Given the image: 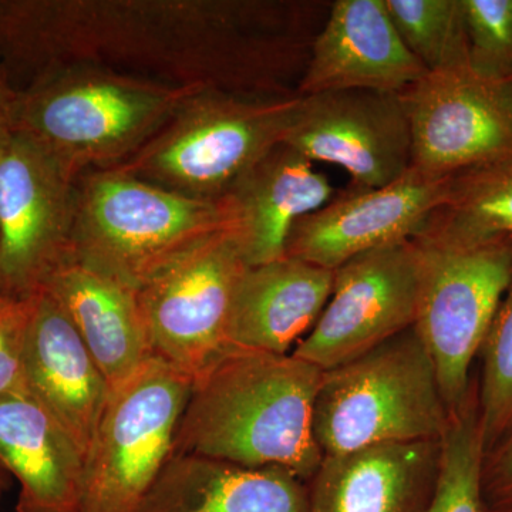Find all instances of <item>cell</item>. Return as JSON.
Returning a JSON list of instances; mask_svg holds the SVG:
<instances>
[{"label":"cell","instance_id":"obj_23","mask_svg":"<svg viewBox=\"0 0 512 512\" xmlns=\"http://www.w3.org/2000/svg\"><path fill=\"white\" fill-rule=\"evenodd\" d=\"M416 237L456 242L512 238V163L451 175L446 200Z\"/></svg>","mask_w":512,"mask_h":512},{"label":"cell","instance_id":"obj_17","mask_svg":"<svg viewBox=\"0 0 512 512\" xmlns=\"http://www.w3.org/2000/svg\"><path fill=\"white\" fill-rule=\"evenodd\" d=\"M440 453V440H429L323 456L309 481V512H426Z\"/></svg>","mask_w":512,"mask_h":512},{"label":"cell","instance_id":"obj_11","mask_svg":"<svg viewBox=\"0 0 512 512\" xmlns=\"http://www.w3.org/2000/svg\"><path fill=\"white\" fill-rule=\"evenodd\" d=\"M419 298L412 239L357 255L333 271L329 301L291 355L322 372L345 365L413 328Z\"/></svg>","mask_w":512,"mask_h":512},{"label":"cell","instance_id":"obj_9","mask_svg":"<svg viewBox=\"0 0 512 512\" xmlns=\"http://www.w3.org/2000/svg\"><path fill=\"white\" fill-rule=\"evenodd\" d=\"M247 266L237 239L222 231L141 286L153 356L194 382L228 352L229 309Z\"/></svg>","mask_w":512,"mask_h":512},{"label":"cell","instance_id":"obj_5","mask_svg":"<svg viewBox=\"0 0 512 512\" xmlns=\"http://www.w3.org/2000/svg\"><path fill=\"white\" fill-rule=\"evenodd\" d=\"M450 414L416 328L322 373L313 433L323 456L441 440Z\"/></svg>","mask_w":512,"mask_h":512},{"label":"cell","instance_id":"obj_12","mask_svg":"<svg viewBox=\"0 0 512 512\" xmlns=\"http://www.w3.org/2000/svg\"><path fill=\"white\" fill-rule=\"evenodd\" d=\"M412 133V167L454 175L512 163V80L468 66L429 73L402 93Z\"/></svg>","mask_w":512,"mask_h":512},{"label":"cell","instance_id":"obj_26","mask_svg":"<svg viewBox=\"0 0 512 512\" xmlns=\"http://www.w3.org/2000/svg\"><path fill=\"white\" fill-rule=\"evenodd\" d=\"M483 377L478 397L485 453L512 430V275L481 346Z\"/></svg>","mask_w":512,"mask_h":512},{"label":"cell","instance_id":"obj_33","mask_svg":"<svg viewBox=\"0 0 512 512\" xmlns=\"http://www.w3.org/2000/svg\"><path fill=\"white\" fill-rule=\"evenodd\" d=\"M0 296H3V292H2V284H0Z\"/></svg>","mask_w":512,"mask_h":512},{"label":"cell","instance_id":"obj_2","mask_svg":"<svg viewBox=\"0 0 512 512\" xmlns=\"http://www.w3.org/2000/svg\"><path fill=\"white\" fill-rule=\"evenodd\" d=\"M322 373L293 355L229 349L192 382L174 454L284 468L309 483L323 460L313 433Z\"/></svg>","mask_w":512,"mask_h":512},{"label":"cell","instance_id":"obj_24","mask_svg":"<svg viewBox=\"0 0 512 512\" xmlns=\"http://www.w3.org/2000/svg\"><path fill=\"white\" fill-rule=\"evenodd\" d=\"M439 476L426 512H487L483 490L485 444L477 390L441 437Z\"/></svg>","mask_w":512,"mask_h":512},{"label":"cell","instance_id":"obj_34","mask_svg":"<svg viewBox=\"0 0 512 512\" xmlns=\"http://www.w3.org/2000/svg\"><path fill=\"white\" fill-rule=\"evenodd\" d=\"M2 470H3V468H2V467H0V476H3V474H2Z\"/></svg>","mask_w":512,"mask_h":512},{"label":"cell","instance_id":"obj_31","mask_svg":"<svg viewBox=\"0 0 512 512\" xmlns=\"http://www.w3.org/2000/svg\"><path fill=\"white\" fill-rule=\"evenodd\" d=\"M488 512H512V510H507V508H490Z\"/></svg>","mask_w":512,"mask_h":512},{"label":"cell","instance_id":"obj_10","mask_svg":"<svg viewBox=\"0 0 512 512\" xmlns=\"http://www.w3.org/2000/svg\"><path fill=\"white\" fill-rule=\"evenodd\" d=\"M77 181L25 134L0 137V284L29 298L72 259Z\"/></svg>","mask_w":512,"mask_h":512},{"label":"cell","instance_id":"obj_32","mask_svg":"<svg viewBox=\"0 0 512 512\" xmlns=\"http://www.w3.org/2000/svg\"><path fill=\"white\" fill-rule=\"evenodd\" d=\"M3 485H5V481H3V476H0V494H2Z\"/></svg>","mask_w":512,"mask_h":512},{"label":"cell","instance_id":"obj_19","mask_svg":"<svg viewBox=\"0 0 512 512\" xmlns=\"http://www.w3.org/2000/svg\"><path fill=\"white\" fill-rule=\"evenodd\" d=\"M333 271L284 258L247 266L229 309V348L291 355L329 301Z\"/></svg>","mask_w":512,"mask_h":512},{"label":"cell","instance_id":"obj_18","mask_svg":"<svg viewBox=\"0 0 512 512\" xmlns=\"http://www.w3.org/2000/svg\"><path fill=\"white\" fill-rule=\"evenodd\" d=\"M335 197L312 161L282 143L249 168L221 198L231 212V234L248 266L284 258L293 225Z\"/></svg>","mask_w":512,"mask_h":512},{"label":"cell","instance_id":"obj_7","mask_svg":"<svg viewBox=\"0 0 512 512\" xmlns=\"http://www.w3.org/2000/svg\"><path fill=\"white\" fill-rule=\"evenodd\" d=\"M419 251L420 298L414 323L436 367L450 417L476 389L470 370L512 275V238L480 242L412 239Z\"/></svg>","mask_w":512,"mask_h":512},{"label":"cell","instance_id":"obj_28","mask_svg":"<svg viewBox=\"0 0 512 512\" xmlns=\"http://www.w3.org/2000/svg\"><path fill=\"white\" fill-rule=\"evenodd\" d=\"M30 306L32 296H0V397L28 393L25 343Z\"/></svg>","mask_w":512,"mask_h":512},{"label":"cell","instance_id":"obj_14","mask_svg":"<svg viewBox=\"0 0 512 512\" xmlns=\"http://www.w3.org/2000/svg\"><path fill=\"white\" fill-rule=\"evenodd\" d=\"M450 178L412 167L384 187H350L293 225L285 256L335 271L357 255L410 241L446 200Z\"/></svg>","mask_w":512,"mask_h":512},{"label":"cell","instance_id":"obj_4","mask_svg":"<svg viewBox=\"0 0 512 512\" xmlns=\"http://www.w3.org/2000/svg\"><path fill=\"white\" fill-rule=\"evenodd\" d=\"M224 201L165 190L119 168L77 181L73 261L138 291L175 259L231 231Z\"/></svg>","mask_w":512,"mask_h":512},{"label":"cell","instance_id":"obj_1","mask_svg":"<svg viewBox=\"0 0 512 512\" xmlns=\"http://www.w3.org/2000/svg\"><path fill=\"white\" fill-rule=\"evenodd\" d=\"M329 8L293 0H0V63L25 86L55 67L90 63L202 90L291 94Z\"/></svg>","mask_w":512,"mask_h":512},{"label":"cell","instance_id":"obj_21","mask_svg":"<svg viewBox=\"0 0 512 512\" xmlns=\"http://www.w3.org/2000/svg\"><path fill=\"white\" fill-rule=\"evenodd\" d=\"M309 483L284 468L174 454L138 512H309Z\"/></svg>","mask_w":512,"mask_h":512},{"label":"cell","instance_id":"obj_29","mask_svg":"<svg viewBox=\"0 0 512 512\" xmlns=\"http://www.w3.org/2000/svg\"><path fill=\"white\" fill-rule=\"evenodd\" d=\"M483 490L490 508L512 510V430L493 450L485 453Z\"/></svg>","mask_w":512,"mask_h":512},{"label":"cell","instance_id":"obj_3","mask_svg":"<svg viewBox=\"0 0 512 512\" xmlns=\"http://www.w3.org/2000/svg\"><path fill=\"white\" fill-rule=\"evenodd\" d=\"M201 90L100 64H64L19 90L12 128L80 180L136 156Z\"/></svg>","mask_w":512,"mask_h":512},{"label":"cell","instance_id":"obj_30","mask_svg":"<svg viewBox=\"0 0 512 512\" xmlns=\"http://www.w3.org/2000/svg\"><path fill=\"white\" fill-rule=\"evenodd\" d=\"M16 100H18V90L13 86L3 64L0 63V137L12 130Z\"/></svg>","mask_w":512,"mask_h":512},{"label":"cell","instance_id":"obj_20","mask_svg":"<svg viewBox=\"0 0 512 512\" xmlns=\"http://www.w3.org/2000/svg\"><path fill=\"white\" fill-rule=\"evenodd\" d=\"M0 467L19 481L18 512H80L84 457L30 394L0 397Z\"/></svg>","mask_w":512,"mask_h":512},{"label":"cell","instance_id":"obj_16","mask_svg":"<svg viewBox=\"0 0 512 512\" xmlns=\"http://www.w3.org/2000/svg\"><path fill=\"white\" fill-rule=\"evenodd\" d=\"M25 377L30 396L86 457L113 390L72 320L45 288L32 295Z\"/></svg>","mask_w":512,"mask_h":512},{"label":"cell","instance_id":"obj_13","mask_svg":"<svg viewBox=\"0 0 512 512\" xmlns=\"http://www.w3.org/2000/svg\"><path fill=\"white\" fill-rule=\"evenodd\" d=\"M299 97L284 144L312 163L338 165L356 188L384 187L412 168L402 93L343 90Z\"/></svg>","mask_w":512,"mask_h":512},{"label":"cell","instance_id":"obj_27","mask_svg":"<svg viewBox=\"0 0 512 512\" xmlns=\"http://www.w3.org/2000/svg\"><path fill=\"white\" fill-rule=\"evenodd\" d=\"M468 67L493 80H512V0H461Z\"/></svg>","mask_w":512,"mask_h":512},{"label":"cell","instance_id":"obj_8","mask_svg":"<svg viewBox=\"0 0 512 512\" xmlns=\"http://www.w3.org/2000/svg\"><path fill=\"white\" fill-rule=\"evenodd\" d=\"M190 377L151 357L109 403L84 457L80 512H138L174 456Z\"/></svg>","mask_w":512,"mask_h":512},{"label":"cell","instance_id":"obj_22","mask_svg":"<svg viewBox=\"0 0 512 512\" xmlns=\"http://www.w3.org/2000/svg\"><path fill=\"white\" fill-rule=\"evenodd\" d=\"M43 288L72 320L111 390L154 357L134 289L73 259L59 266Z\"/></svg>","mask_w":512,"mask_h":512},{"label":"cell","instance_id":"obj_15","mask_svg":"<svg viewBox=\"0 0 512 512\" xmlns=\"http://www.w3.org/2000/svg\"><path fill=\"white\" fill-rule=\"evenodd\" d=\"M427 74L394 28L384 0H336L313 40L296 94L403 93Z\"/></svg>","mask_w":512,"mask_h":512},{"label":"cell","instance_id":"obj_6","mask_svg":"<svg viewBox=\"0 0 512 512\" xmlns=\"http://www.w3.org/2000/svg\"><path fill=\"white\" fill-rule=\"evenodd\" d=\"M299 94H192L119 170L198 200L218 201L249 168L284 143Z\"/></svg>","mask_w":512,"mask_h":512},{"label":"cell","instance_id":"obj_25","mask_svg":"<svg viewBox=\"0 0 512 512\" xmlns=\"http://www.w3.org/2000/svg\"><path fill=\"white\" fill-rule=\"evenodd\" d=\"M394 28L429 73L468 66L461 0H384Z\"/></svg>","mask_w":512,"mask_h":512}]
</instances>
